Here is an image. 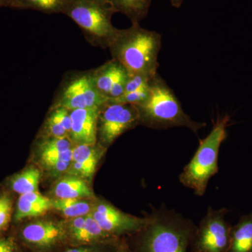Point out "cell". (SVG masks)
I'll return each instance as SVG.
<instances>
[{"label": "cell", "mask_w": 252, "mask_h": 252, "mask_svg": "<svg viewBox=\"0 0 252 252\" xmlns=\"http://www.w3.org/2000/svg\"><path fill=\"white\" fill-rule=\"evenodd\" d=\"M114 252H131L128 246L126 243L119 244Z\"/></svg>", "instance_id": "obj_29"}, {"label": "cell", "mask_w": 252, "mask_h": 252, "mask_svg": "<svg viewBox=\"0 0 252 252\" xmlns=\"http://www.w3.org/2000/svg\"><path fill=\"white\" fill-rule=\"evenodd\" d=\"M107 245H81L67 249L63 252H109L104 250L103 247ZM116 251V250H115Z\"/></svg>", "instance_id": "obj_28"}, {"label": "cell", "mask_w": 252, "mask_h": 252, "mask_svg": "<svg viewBox=\"0 0 252 252\" xmlns=\"http://www.w3.org/2000/svg\"><path fill=\"white\" fill-rule=\"evenodd\" d=\"M230 117H217L212 130L200 140L198 148L179 177L182 185L193 190L197 196H203L210 179L219 172V154L220 145L227 137Z\"/></svg>", "instance_id": "obj_4"}, {"label": "cell", "mask_w": 252, "mask_h": 252, "mask_svg": "<svg viewBox=\"0 0 252 252\" xmlns=\"http://www.w3.org/2000/svg\"><path fill=\"white\" fill-rule=\"evenodd\" d=\"M12 213V197L8 192H0V235L9 228Z\"/></svg>", "instance_id": "obj_24"}, {"label": "cell", "mask_w": 252, "mask_h": 252, "mask_svg": "<svg viewBox=\"0 0 252 252\" xmlns=\"http://www.w3.org/2000/svg\"><path fill=\"white\" fill-rule=\"evenodd\" d=\"M228 209H207L197 225L190 248L193 252H228L232 225L225 220Z\"/></svg>", "instance_id": "obj_7"}, {"label": "cell", "mask_w": 252, "mask_h": 252, "mask_svg": "<svg viewBox=\"0 0 252 252\" xmlns=\"http://www.w3.org/2000/svg\"><path fill=\"white\" fill-rule=\"evenodd\" d=\"M53 192L56 198L59 199H89L94 197L92 189L85 180L71 175L60 179L54 185Z\"/></svg>", "instance_id": "obj_16"}, {"label": "cell", "mask_w": 252, "mask_h": 252, "mask_svg": "<svg viewBox=\"0 0 252 252\" xmlns=\"http://www.w3.org/2000/svg\"><path fill=\"white\" fill-rule=\"evenodd\" d=\"M161 47V34L141 27L140 23H132L130 28L119 29L108 49L112 59L119 61L129 74L152 78L158 73Z\"/></svg>", "instance_id": "obj_1"}, {"label": "cell", "mask_w": 252, "mask_h": 252, "mask_svg": "<svg viewBox=\"0 0 252 252\" xmlns=\"http://www.w3.org/2000/svg\"><path fill=\"white\" fill-rule=\"evenodd\" d=\"M140 234L139 252H188L197 225L180 214L160 207L148 217Z\"/></svg>", "instance_id": "obj_2"}, {"label": "cell", "mask_w": 252, "mask_h": 252, "mask_svg": "<svg viewBox=\"0 0 252 252\" xmlns=\"http://www.w3.org/2000/svg\"><path fill=\"white\" fill-rule=\"evenodd\" d=\"M136 107L140 124L150 128L164 130L185 127L197 135L206 126L205 123L195 122L183 110L175 92L158 73L149 81L148 99Z\"/></svg>", "instance_id": "obj_3"}, {"label": "cell", "mask_w": 252, "mask_h": 252, "mask_svg": "<svg viewBox=\"0 0 252 252\" xmlns=\"http://www.w3.org/2000/svg\"><path fill=\"white\" fill-rule=\"evenodd\" d=\"M117 13L125 15L131 23H140L147 18L152 0H107Z\"/></svg>", "instance_id": "obj_19"}, {"label": "cell", "mask_w": 252, "mask_h": 252, "mask_svg": "<svg viewBox=\"0 0 252 252\" xmlns=\"http://www.w3.org/2000/svg\"><path fill=\"white\" fill-rule=\"evenodd\" d=\"M108 100L94 87L92 71H70L63 76L50 109L68 110L101 107Z\"/></svg>", "instance_id": "obj_6"}, {"label": "cell", "mask_w": 252, "mask_h": 252, "mask_svg": "<svg viewBox=\"0 0 252 252\" xmlns=\"http://www.w3.org/2000/svg\"><path fill=\"white\" fill-rule=\"evenodd\" d=\"M104 231L119 238L126 234H136L143 229L149 221L148 217L140 218L121 211L105 201L95 202L91 212Z\"/></svg>", "instance_id": "obj_9"}, {"label": "cell", "mask_w": 252, "mask_h": 252, "mask_svg": "<svg viewBox=\"0 0 252 252\" xmlns=\"http://www.w3.org/2000/svg\"><path fill=\"white\" fill-rule=\"evenodd\" d=\"M0 252H21L16 239L0 235Z\"/></svg>", "instance_id": "obj_27"}, {"label": "cell", "mask_w": 252, "mask_h": 252, "mask_svg": "<svg viewBox=\"0 0 252 252\" xmlns=\"http://www.w3.org/2000/svg\"><path fill=\"white\" fill-rule=\"evenodd\" d=\"M117 11L107 0H67L63 14L79 26L94 47L109 49L119 29L112 24Z\"/></svg>", "instance_id": "obj_5"}, {"label": "cell", "mask_w": 252, "mask_h": 252, "mask_svg": "<svg viewBox=\"0 0 252 252\" xmlns=\"http://www.w3.org/2000/svg\"><path fill=\"white\" fill-rule=\"evenodd\" d=\"M94 203L88 199L72 198L52 200V208L67 219L84 217L91 214Z\"/></svg>", "instance_id": "obj_20"}, {"label": "cell", "mask_w": 252, "mask_h": 252, "mask_svg": "<svg viewBox=\"0 0 252 252\" xmlns=\"http://www.w3.org/2000/svg\"><path fill=\"white\" fill-rule=\"evenodd\" d=\"M66 243L74 246L94 245H118V238L102 230L91 214L69 219L64 222Z\"/></svg>", "instance_id": "obj_11"}, {"label": "cell", "mask_w": 252, "mask_h": 252, "mask_svg": "<svg viewBox=\"0 0 252 252\" xmlns=\"http://www.w3.org/2000/svg\"><path fill=\"white\" fill-rule=\"evenodd\" d=\"M139 124L140 116L135 105L107 100L99 108L97 141L107 148L124 132Z\"/></svg>", "instance_id": "obj_8"}, {"label": "cell", "mask_w": 252, "mask_h": 252, "mask_svg": "<svg viewBox=\"0 0 252 252\" xmlns=\"http://www.w3.org/2000/svg\"><path fill=\"white\" fill-rule=\"evenodd\" d=\"M66 137H69L67 131L60 122L54 110L50 109L41 130V137L63 138Z\"/></svg>", "instance_id": "obj_23"}, {"label": "cell", "mask_w": 252, "mask_h": 252, "mask_svg": "<svg viewBox=\"0 0 252 252\" xmlns=\"http://www.w3.org/2000/svg\"><path fill=\"white\" fill-rule=\"evenodd\" d=\"M106 149L97 142L93 145H74L72 149V162L68 170L69 175L82 179H91Z\"/></svg>", "instance_id": "obj_14"}, {"label": "cell", "mask_w": 252, "mask_h": 252, "mask_svg": "<svg viewBox=\"0 0 252 252\" xmlns=\"http://www.w3.org/2000/svg\"><path fill=\"white\" fill-rule=\"evenodd\" d=\"M52 209V200L41 195L39 191L20 195L16 205L14 220L16 223L28 218L42 216Z\"/></svg>", "instance_id": "obj_15"}, {"label": "cell", "mask_w": 252, "mask_h": 252, "mask_svg": "<svg viewBox=\"0 0 252 252\" xmlns=\"http://www.w3.org/2000/svg\"><path fill=\"white\" fill-rule=\"evenodd\" d=\"M99 108L94 107L69 110L72 122L69 138L74 145L97 143Z\"/></svg>", "instance_id": "obj_13"}, {"label": "cell", "mask_w": 252, "mask_h": 252, "mask_svg": "<svg viewBox=\"0 0 252 252\" xmlns=\"http://www.w3.org/2000/svg\"><path fill=\"white\" fill-rule=\"evenodd\" d=\"M149 95V83L148 85L142 89L132 92L126 93L117 99H108V101L114 103L133 104L137 106L143 104L148 99Z\"/></svg>", "instance_id": "obj_25"}, {"label": "cell", "mask_w": 252, "mask_h": 252, "mask_svg": "<svg viewBox=\"0 0 252 252\" xmlns=\"http://www.w3.org/2000/svg\"><path fill=\"white\" fill-rule=\"evenodd\" d=\"M40 180V171L35 167L30 166L11 176L7 180L8 186L12 191L21 195L38 191Z\"/></svg>", "instance_id": "obj_18"}, {"label": "cell", "mask_w": 252, "mask_h": 252, "mask_svg": "<svg viewBox=\"0 0 252 252\" xmlns=\"http://www.w3.org/2000/svg\"><path fill=\"white\" fill-rule=\"evenodd\" d=\"M38 148L41 159L54 157L70 150L74 144L69 137L63 138H51V137H40Z\"/></svg>", "instance_id": "obj_22"}, {"label": "cell", "mask_w": 252, "mask_h": 252, "mask_svg": "<svg viewBox=\"0 0 252 252\" xmlns=\"http://www.w3.org/2000/svg\"><path fill=\"white\" fill-rule=\"evenodd\" d=\"M10 7L9 0H0V8Z\"/></svg>", "instance_id": "obj_31"}, {"label": "cell", "mask_w": 252, "mask_h": 252, "mask_svg": "<svg viewBox=\"0 0 252 252\" xmlns=\"http://www.w3.org/2000/svg\"><path fill=\"white\" fill-rule=\"evenodd\" d=\"M91 71L94 87L101 95L114 99L124 94L129 73L119 61L112 59Z\"/></svg>", "instance_id": "obj_12"}, {"label": "cell", "mask_w": 252, "mask_h": 252, "mask_svg": "<svg viewBox=\"0 0 252 252\" xmlns=\"http://www.w3.org/2000/svg\"><path fill=\"white\" fill-rule=\"evenodd\" d=\"M18 238L25 245L37 252H49L66 243L64 222L39 220L23 225Z\"/></svg>", "instance_id": "obj_10"}, {"label": "cell", "mask_w": 252, "mask_h": 252, "mask_svg": "<svg viewBox=\"0 0 252 252\" xmlns=\"http://www.w3.org/2000/svg\"><path fill=\"white\" fill-rule=\"evenodd\" d=\"M228 252H252V211L232 226Z\"/></svg>", "instance_id": "obj_17"}, {"label": "cell", "mask_w": 252, "mask_h": 252, "mask_svg": "<svg viewBox=\"0 0 252 252\" xmlns=\"http://www.w3.org/2000/svg\"><path fill=\"white\" fill-rule=\"evenodd\" d=\"M10 8L34 10L46 14H63L67 0H9Z\"/></svg>", "instance_id": "obj_21"}, {"label": "cell", "mask_w": 252, "mask_h": 252, "mask_svg": "<svg viewBox=\"0 0 252 252\" xmlns=\"http://www.w3.org/2000/svg\"><path fill=\"white\" fill-rule=\"evenodd\" d=\"M185 0H170V4L176 9H179L182 6Z\"/></svg>", "instance_id": "obj_30"}, {"label": "cell", "mask_w": 252, "mask_h": 252, "mask_svg": "<svg viewBox=\"0 0 252 252\" xmlns=\"http://www.w3.org/2000/svg\"><path fill=\"white\" fill-rule=\"evenodd\" d=\"M151 79L152 78L141 75V74H129L128 79L126 82L124 94L138 90V89L148 85Z\"/></svg>", "instance_id": "obj_26"}]
</instances>
